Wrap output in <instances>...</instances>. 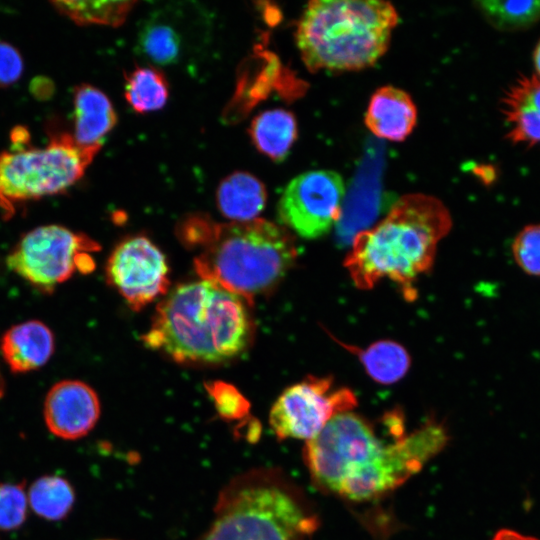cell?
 I'll list each match as a JSON object with an SVG mask.
<instances>
[{"instance_id": "6da1fadb", "label": "cell", "mask_w": 540, "mask_h": 540, "mask_svg": "<svg viewBox=\"0 0 540 540\" xmlns=\"http://www.w3.org/2000/svg\"><path fill=\"white\" fill-rule=\"evenodd\" d=\"M447 440V431L434 420L387 440L369 421L350 411L335 416L307 441L303 456L319 488L364 502L401 486L436 456Z\"/></svg>"}, {"instance_id": "7a4b0ae2", "label": "cell", "mask_w": 540, "mask_h": 540, "mask_svg": "<svg viewBox=\"0 0 540 540\" xmlns=\"http://www.w3.org/2000/svg\"><path fill=\"white\" fill-rule=\"evenodd\" d=\"M178 232L184 244L199 250L194 267L202 280L247 303L274 288L297 257L292 234L265 219L216 223L204 216H191Z\"/></svg>"}, {"instance_id": "3957f363", "label": "cell", "mask_w": 540, "mask_h": 540, "mask_svg": "<svg viewBox=\"0 0 540 540\" xmlns=\"http://www.w3.org/2000/svg\"><path fill=\"white\" fill-rule=\"evenodd\" d=\"M252 321L238 295L206 280L175 287L156 308L144 344L179 363H219L250 343Z\"/></svg>"}, {"instance_id": "277c9868", "label": "cell", "mask_w": 540, "mask_h": 540, "mask_svg": "<svg viewBox=\"0 0 540 540\" xmlns=\"http://www.w3.org/2000/svg\"><path fill=\"white\" fill-rule=\"evenodd\" d=\"M451 226L449 211L439 199L406 194L374 227L353 237L344 265L358 288L371 289L388 278L412 300L414 282L431 268L437 244Z\"/></svg>"}, {"instance_id": "5b68a950", "label": "cell", "mask_w": 540, "mask_h": 540, "mask_svg": "<svg viewBox=\"0 0 540 540\" xmlns=\"http://www.w3.org/2000/svg\"><path fill=\"white\" fill-rule=\"evenodd\" d=\"M398 14L378 0H313L296 28V44L310 72L356 71L388 49Z\"/></svg>"}, {"instance_id": "8992f818", "label": "cell", "mask_w": 540, "mask_h": 540, "mask_svg": "<svg viewBox=\"0 0 540 540\" xmlns=\"http://www.w3.org/2000/svg\"><path fill=\"white\" fill-rule=\"evenodd\" d=\"M214 514L202 540H306L319 524L296 490L270 470L233 479Z\"/></svg>"}, {"instance_id": "52a82bcc", "label": "cell", "mask_w": 540, "mask_h": 540, "mask_svg": "<svg viewBox=\"0 0 540 540\" xmlns=\"http://www.w3.org/2000/svg\"><path fill=\"white\" fill-rule=\"evenodd\" d=\"M99 150L76 144L72 134L56 132L42 148L0 153V207L62 193L74 185Z\"/></svg>"}, {"instance_id": "ba28073f", "label": "cell", "mask_w": 540, "mask_h": 540, "mask_svg": "<svg viewBox=\"0 0 540 540\" xmlns=\"http://www.w3.org/2000/svg\"><path fill=\"white\" fill-rule=\"evenodd\" d=\"M100 246L64 226H39L26 233L7 257L10 270L42 292L50 293L76 271L92 272L91 253Z\"/></svg>"}, {"instance_id": "9c48e42d", "label": "cell", "mask_w": 540, "mask_h": 540, "mask_svg": "<svg viewBox=\"0 0 540 540\" xmlns=\"http://www.w3.org/2000/svg\"><path fill=\"white\" fill-rule=\"evenodd\" d=\"M356 406L352 390L335 387L330 377L308 376L282 392L271 408L269 424L279 439L307 442L335 416Z\"/></svg>"}, {"instance_id": "30bf717a", "label": "cell", "mask_w": 540, "mask_h": 540, "mask_svg": "<svg viewBox=\"0 0 540 540\" xmlns=\"http://www.w3.org/2000/svg\"><path fill=\"white\" fill-rule=\"evenodd\" d=\"M345 196L340 174L313 170L293 178L278 202L281 223L303 238H318L339 222Z\"/></svg>"}, {"instance_id": "8fae6325", "label": "cell", "mask_w": 540, "mask_h": 540, "mask_svg": "<svg viewBox=\"0 0 540 540\" xmlns=\"http://www.w3.org/2000/svg\"><path fill=\"white\" fill-rule=\"evenodd\" d=\"M168 275L165 256L144 236L120 242L106 265L107 281L135 311L167 292Z\"/></svg>"}, {"instance_id": "7c38bea8", "label": "cell", "mask_w": 540, "mask_h": 540, "mask_svg": "<svg viewBox=\"0 0 540 540\" xmlns=\"http://www.w3.org/2000/svg\"><path fill=\"white\" fill-rule=\"evenodd\" d=\"M100 416L96 392L79 380H63L51 387L44 403V419L50 432L68 440L85 436Z\"/></svg>"}, {"instance_id": "4fadbf2b", "label": "cell", "mask_w": 540, "mask_h": 540, "mask_svg": "<svg viewBox=\"0 0 540 540\" xmlns=\"http://www.w3.org/2000/svg\"><path fill=\"white\" fill-rule=\"evenodd\" d=\"M501 112L513 143L540 148V77L522 75L505 91Z\"/></svg>"}, {"instance_id": "5bb4252c", "label": "cell", "mask_w": 540, "mask_h": 540, "mask_svg": "<svg viewBox=\"0 0 540 540\" xmlns=\"http://www.w3.org/2000/svg\"><path fill=\"white\" fill-rule=\"evenodd\" d=\"M417 108L410 95L394 86L377 89L365 113L367 128L377 137L400 142L413 131Z\"/></svg>"}, {"instance_id": "9a60e30c", "label": "cell", "mask_w": 540, "mask_h": 540, "mask_svg": "<svg viewBox=\"0 0 540 540\" xmlns=\"http://www.w3.org/2000/svg\"><path fill=\"white\" fill-rule=\"evenodd\" d=\"M175 10L165 8L153 12L138 30L137 53L156 66L174 65L184 56V30L176 18Z\"/></svg>"}, {"instance_id": "2e32d148", "label": "cell", "mask_w": 540, "mask_h": 540, "mask_svg": "<svg viewBox=\"0 0 540 540\" xmlns=\"http://www.w3.org/2000/svg\"><path fill=\"white\" fill-rule=\"evenodd\" d=\"M72 137L83 148L100 150L103 139L117 122L109 98L100 89L81 84L74 89Z\"/></svg>"}, {"instance_id": "e0dca14e", "label": "cell", "mask_w": 540, "mask_h": 540, "mask_svg": "<svg viewBox=\"0 0 540 540\" xmlns=\"http://www.w3.org/2000/svg\"><path fill=\"white\" fill-rule=\"evenodd\" d=\"M53 351V333L38 320L11 327L1 340L2 356L14 373H25L43 366Z\"/></svg>"}, {"instance_id": "ac0fdd59", "label": "cell", "mask_w": 540, "mask_h": 540, "mask_svg": "<svg viewBox=\"0 0 540 540\" xmlns=\"http://www.w3.org/2000/svg\"><path fill=\"white\" fill-rule=\"evenodd\" d=\"M217 206L220 212L235 222L257 218L265 207V185L247 172H234L224 178L217 189Z\"/></svg>"}, {"instance_id": "d6986e66", "label": "cell", "mask_w": 540, "mask_h": 540, "mask_svg": "<svg viewBox=\"0 0 540 540\" xmlns=\"http://www.w3.org/2000/svg\"><path fill=\"white\" fill-rule=\"evenodd\" d=\"M249 133L258 151L274 161H282L297 138V122L287 110H267L254 118Z\"/></svg>"}, {"instance_id": "ffe728a7", "label": "cell", "mask_w": 540, "mask_h": 540, "mask_svg": "<svg viewBox=\"0 0 540 540\" xmlns=\"http://www.w3.org/2000/svg\"><path fill=\"white\" fill-rule=\"evenodd\" d=\"M356 354L367 374L380 384H393L408 371L410 357L406 349L391 340H381L365 349L347 346Z\"/></svg>"}, {"instance_id": "44dd1931", "label": "cell", "mask_w": 540, "mask_h": 540, "mask_svg": "<svg viewBox=\"0 0 540 540\" xmlns=\"http://www.w3.org/2000/svg\"><path fill=\"white\" fill-rule=\"evenodd\" d=\"M169 95L165 76L154 66L136 67L125 81V97L139 113L161 109Z\"/></svg>"}, {"instance_id": "7402d4cb", "label": "cell", "mask_w": 540, "mask_h": 540, "mask_svg": "<svg viewBox=\"0 0 540 540\" xmlns=\"http://www.w3.org/2000/svg\"><path fill=\"white\" fill-rule=\"evenodd\" d=\"M28 503L32 510L47 520H61L71 511L75 493L64 478L47 475L37 479L28 492Z\"/></svg>"}, {"instance_id": "603a6c76", "label": "cell", "mask_w": 540, "mask_h": 540, "mask_svg": "<svg viewBox=\"0 0 540 540\" xmlns=\"http://www.w3.org/2000/svg\"><path fill=\"white\" fill-rule=\"evenodd\" d=\"M55 9L77 24L120 25L135 2L130 1H53Z\"/></svg>"}, {"instance_id": "cb8c5ba5", "label": "cell", "mask_w": 540, "mask_h": 540, "mask_svg": "<svg viewBox=\"0 0 540 540\" xmlns=\"http://www.w3.org/2000/svg\"><path fill=\"white\" fill-rule=\"evenodd\" d=\"M480 11L495 28L513 31L540 20V1H479Z\"/></svg>"}, {"instance_id": "d4e9b609", "label": "cell", "mask_w": 540, "mask_h": 540, "mask_svg": "<svg viewBox=\"0 0 540 540\" xmlns=\"http://www.w3.org/2000/svg\"><path fill=\"white\" fill-rule=\"evenodd\" d=\"M511 251L523 272L540 277V224L524 226L514 237Z\"/></svg>"}, {"instance_id": "484cf974", "label": "cell", "mask_w": 540, "mask_h": 540, "mask_svg": "<svg viewBox=\"0 0 540 540\" xmlns=\"http://www.w3.org/2000/svg\"><path fill=\"white\" fill-rule=\"evenodd\" d=\"M28 497L24 485L0 484V529L19 528L26 519Z\"/></svg>"}, {"instance_id": "4316f807", "label": "cell", "mask_w": 540, "mask_h": 540, "mask_svg": "<svg viewBox=\"0 0 540 540\" xmlns=\"http://www.w3.org/2000/svg\"><path fill=\"white\" fill-rule=\"evenodd\" d=\"M219 414L225 419H238L245 416L249 403L232 385L224 382H213L207 386Z\"/></svg>"}, {"instance_id": "83f0119b", "label": "cell", "mask_w": 540, "mask_h": 540, "mask_svg": "<svg viewBox=\"0 0 540 540\" xmlns=\"http://www.w3.org/2000/svg\"><path fill=\"white\" fill-rule=\"evenodd\" d=\"M23 68L20 52L11 44L0 41V88L8 87L19 80Z\"/></svg>"}, {"instance_id": "f1b7e54d", "label": "cell", "mask_w": 540, "mask_h": 540, "mask_svg": "<svg viewBox=\"0 0 540 540\" xmlns=\"http://www.w3.org/2000/svg\"><path fill=\"white\" fill-rule=\"evenodd\" d=\"M533 63L536 71V75L540 77V40L535 46L533 52Z\"/></svg>"}, {"instance_id": "f546056e", "label": "cell", "mask_w": 540, "mask_h": 540, "mask_svg": "<svg viewBox=\"0 0 540 540\" xmlns=\"http://www.w3.org/2000/svg\"><path fill=\"white\" fill-rule=\"evenodd\" d=\"M3 393H4V381L0 373V397L3 395Z\"/></svg>"}, {"instance_id": "4dcf8cb0", "label": "cell", "mask_w": 540, "mask_h": 540, "mask_svg": "<svg viewBox=\"0 0 540 540\" xmlns=\"http://www.w3.org/2000/svg\"><path fill=\"white\" fill-rule=\"evenodd\" d=\"M109 540H112V539H109Z\"/></svg>"}]
</instances>
